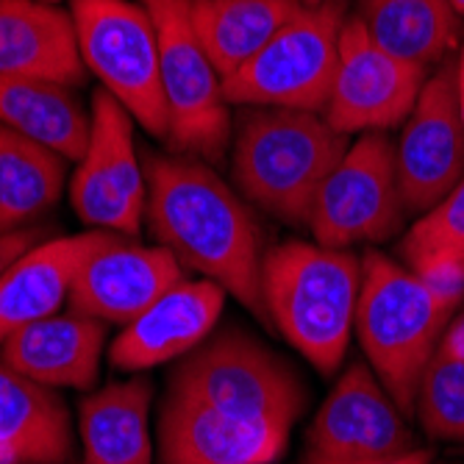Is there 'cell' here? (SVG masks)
Instances as JSON below:
<instances>
[{"label":"cell","instance_id":"obj_5","mask_svg":"<svg viewBox=\"0 0 464 464\" xmlns=\"http://www.w3.org/2000/svg\"><path fill=\"white\" fill-rule=\"evenodd\" d=\"M348 17V0L304 6L242 70L223 81L226 101L323 114Z\"/></svg>","mask_w":464,"mask_h":464},{"label":"cell","instance_id":"obj_4","mask_svg":"<svg viewBox=\"0 0 464 464\" xmlns=\"http://www.w3.org/2000/svg\"><path fill=\"white\" fill-rule=\"evenodd\" d=\"M442 306L420 278L384 253L362 259V292L353 331L378 382L398 409L414 414L417 387L450 323Z\"/></svg>","mask_w":464,"mask_h":464},{"label":"cell","instance_id":"obj_23","mask_svg":"<svg viewBox=\"0 0 464 464\" xmlns=\"http://www.w3.org/2000/svg\"><path fill=\"white\" fill-rule=\"evenodd\" d=\"M0 122L67 161L83 156L92 129L72 87L39 78H0Z\"/></svg>","mask_w":464,"mask_h":464},{"label":"cell","instance_id":"obj_3","mask_svg":"<svg viewBox=\"0 0 464 464\" xmlns=\"http://www.w3.org/2000/svg\"><path fill=\"white\" fill-rule=\"evenodd\" d=\"M362 292L356 253L317 242H284L265 259L267 317L323 375L343 367Z\"/></svg>","mask_w":464,"mask_h":464},{"label":"cell","instance_id":"obj_11","mask_svg":"<svg viewBox=\"0 0 464 464\" xmlns=\"http://www.w3.org/2000/svg\"><path fill=\"white\" fill-rule=\"evenodd\" d=\"M426 81V67L401 62L378 48L362 20L351 14L343 25L340 56L323 117L345 137L395 129L411 114Z\"/></svg>","mask_w":464,"mask_h":464},{"label":"cell","instance_id":"obj_15","mask_svg":"<svg viewBox=\"0 0 464 464\" xmlns=\"http://www.w3.org/2000/svg\"><path fill=\"white\" fill-rule=\"evenodd\" d=\"M289 431L170 392L159 423L161 464H273L284 453Z\"/></svg>","mask_w":464,"mask_h":464},{"label":"cell","instance_id":"obj_24","mask_svg":"<svg viewBox=\"0 0 464 464\" xmlns=\"http://www.w3.org/2000/svg\"><path fill=\"white\" fill-rule=\"evenodd\" d=\"M356 17L378 48L426 70L459 42V14L450 0H362Z\"/></svg>","mask_w":464,"mask_h":464},{"label":"cell","instance_id":"obj_28","mask_svg":"<svg viewBox=\"0 0 464 464\" xmlns=\"http://www.w3.org/2000/svg\"><path fill=\"white\" fill-rule=\"evenodd\" d=\"M420 284H423L434 298L448 306L450 312H456L464 301V259L456 256H437V259H426L409 267Z\"/></svg>","mask_w":464,"mask_h":464},{"label":"cell","instance_id":"obj_22","mask_svg":"<svg viewBox=\"0 0 464 464\" xmlns=\"http://www.w3.org/2000/svg\"><path fill=\"white\" fill-rule=\"evenodd\" d=\"M301 12V0H192V25L226 81Z\"/></svg>","mask_w":464,"mask_h":464},{"label":"cell","instance_id":"obj_6","mask_svg":"<svg viewBox=\"0 0 464 464\" xmlns=\"http://www.w3.org/2000/svg\"><path fill=\"white\" fill-rule=\"evenodd\" d=\"M170 392L286 429L306 409V390L292 364L237 328L220 331L187 353L170 378Z\"/></svg>","mask_w":464,"mask_h":464},{"label":"cell","instance_id":"obj_18","mask_svg":"<svg viewBox=\"0 0 464 464\" xmlns=\"http://www.w3.org/2000/svg\"><path fill=\"white\" fill-rule=\"evenodd\" d=\"M0 78L83 83L87 64L72 14L45 0H0Z\"/></svg>","mask_w":464,"mask_h":464},{"label":"cell","instance_id":"obj_35","mask_svg":"<svg viewBox=\"0 0 464 464\" xmlns=\"http://www.w3.org/2000/svg\"><path fill=\"white\" fill-rule=\"evenodd\" d=\"M45 4H56V0H45Z\"/></svg>","mask_w":464,"mask_h":464},{"label":"cell","instance_id":"obj_34","mask_svg":"<svg viewBox=\"0 0 464 464\" xmlns=\"http://www.w3.org/2000/svg\"><path fill=\"white\" fill-rule=\"evenodd\" d=\"M304 6H317V4H323V0H301Z\"/></svg>","mask_w":464,"mask_h":464},{"label":"cell","instance_id":"obj_7","mask_svg":"<svg viewBox=\"0 0 464 464\" xmlns=\"http://www.w3.org/2000/svg\"><path fill=\"white\" fill-rule=\"evenodd\" d=\"M81 59L103 90L156 140H170L159 36L142 4L131 0H72Z\"/></svg>","mask_w":464,"mask_h":464},{"label":"cell","instance_id":"obj_13","mask_svg":"<svg viewBox=\"0 0 464 464\" xmlns=\"http://www.w3.org/2000/svg\"><path fill=\"white\" fill-rule=\"evenodd\" d=\"M414 448L406 414L364 362L340 375L306 437V450L325 459H392Z\"/></svg>","mask_w":464,"mask_h":464},{"label":"cell","instance_id":"obj_10","mask_svg":"<svg viewBox=\"0 0 464 464\" xmlns=\"http://www.w3.org/2000/svg\"><path fill=\"white\" fill-rule=\"evenodd\" d=\"M90 117V145L70 184L72 208L92 231L137 237L148 206V181L137 156L134 117L106 90L92 95Z\"/></svg>","mask_w":464,"mask_h":464},{"label":"cell","instance_id":"obj_19","mask_svg":"<svg viewBox=\"0 0 464 464\" xmlns=\"http://www.w3.org/2000/svg\"><path fill=\"white\" fill-rule=\"evenodd\" d=\"M106 323L87 314H51L14 331L0 359L42 387L90 390L98 382Z\"/></svg>","mask_w":464,"mask_h":464},{"label":"cell","instance_id":"obj_9","mask_svg":"<svg viewBox=\"0 0 464 464\" xmlns=\"http://www.w3.org/2000/svg\"><path fill=\"white\" fill-rule=\"evenodd\" d=\"M403 218L395 145L384 131H370L348 145L323 181L306 226L317 245L351 250L353 245L390 239Z\"/></svg>","mask_w":464,"mask_h":464},{"label":"cell","instance_id":"obj_32","mask_svg":"<svg viewBox=\"0 0 464 464\" xmlns=\"http://www.w3.org/2000/svg\"><path fill=\"white\" fill-rule=\"evenodd\" d=\"M456 106H459V117L464 125V48L459 51V59H456Z\"/></svg>","mask_w":464,"mask_h":464},{"label":"cell","instance_id":"obj_2","mask_svg":"<svg viewBox=\"0 0 464 464\" xmlns=\"http://www.w3.org/2000/svg\"><path fill=\"white\" fill-rule=\"evenodd\" d=\"M348 145L351 137L331 129L323 114L247 106L234 134V184L270 218L306 226L323 181Z\"/></svg>","mask_w":464,"mask_h":464},{"label":"cell","instance_id":"obj_25","mask_svg":"<svg viewBox=\"0 0 464 464\" xmlns=\"http://www.w3.org/2000/svg\"><path fill=\"white\" fill-rule=\"evenodd\" d=\"M67 159L0 122V234L20 231L62 198Z\"/></svg>","mask_w":464,"mask_h":464},{"label":"cell","instance_id":"obj_8","mask_svg":"<svg viewBox=\"0 0 464 464\" xmlns=\"http://www.w3.org/2000/svg\"><path fill=\"white\" fill-rule=\"evenodd\" d=\"M159 36V64L170 145L200 161L223 159L231 142V114L223 78L206 56L192 25V0H140Z\"/></svg>","mask_w":464,"mask_h":464},{"label":"cell","instance_id":"obj_27","mask_svg":"<svg viewBox=\"0 0 464 464\" xmlns=\"http://www.w3.org/2000/svg\"><path fill=\"white\" fill-rule=\"evenodd\" d=\"M401 256L406 267L437 256L464 259V179L434 208L420 215L401 242Z\"/></svg>","mask_w":464,"mask_h":464},{"label":"cell","instance_id":"obj_16","mask_svg":"<svg viewBox=\"0 0 464 464\" xmlns=\"http://www.w3.org/2000/svg\"><path fill=\"white\" fill-rule=\"evenodd\" d=\"M226 289L215 281H181L122 328L111 343L109 359L120 370H148L192 353L215 331Z\"/></svg>","mask_w":464,"mask_h":464},{"label":"cell","instance_id":"obj_29","mask_svg":"<svg viewBox=\"0 0 464 464\" xmlns=\"http://www.w3.org/2000/svg\"><path fill=\"white\" fill-rule=\"evenodd\" d=\"M304 464H431V450L414 448V450H409L403 456H392V459H325V456L306 450Z\"/></svg>","mask_w":464,"mask_h":464},{"label":"cell","instance_id":"obj_30","mask_svg":"<svg viewBox=\"0 0 464 464\" xmlns=\"http://www.w3.org/2000/svg\"><path fill=\"white\" fill-rule=\"evenodd\" d=\"M34 245H36V234L31 228L0 234V273H4L17 256H23V253Z\"/></svg>","mask_w":464,"mask_h":464},{"label":"cell","instance_id":"obj_31","mask_svg":"<svg viewBox=\"0 0 464 464\" xmlns=\"http://www.w3.org/2000/svg\"><path fill=\"white\" fill-rule=\"evenodd\" d=\"M437 353H442L453 362H464V314H459L456 320L448 323L442 340L437 345Z\"/></svg>","mask_w":464,"mask_h":464},{"label":"cell","instance_id":"obj_12","mask_svg":"<svg viewBox=\"0 0 464 464\" xmlns=\"http://www.w3.org/2000/svg\"><path fill=\"white\" fill-rule=\"evenodd\" d=\"M406 212L426 215L464 179V125L456 106V62L429 75L395 145Z\"/></svg>","mask_w":464,"mask_h":464},{"label":"cell","instance_id":"obj_26","mask_svg":"<svg viewBox=\"0 0 464 464\" xmlns=\"http://www.w3.org/2000/svg\"><path fill=\"white\" fill-rule=\"evenodd\" d=\"M414 411L431 440L464 442V362L434 353L420 378Z\"/></svg>","mask_w":464,"mask_h":464},{"label":"cell","instance_id":"obj_17","mask_svg":"<svg viewBox=\"0 0 464 464\" xmlns=\"http://www.w3.org/2000/svg\"><path fill=\"white\" fill-rule=\"evenodd\" d=\"M109 237L111 231L56 237L28 247L0 273V345L28 323L59 314L81 265Z\"/></svg>","mask_w":464,"mask_h":464},{"label":"cell","instance_id":"obj_20","mask_svg":"<svg viewBox=\"0 0 464 464\" xmlns=\"http://www.w3.org/2000/svg\"><path fill=\"white\" fill-rule=\"evenodd\" d=\"M70 453L64 401L0 359V464H64Z\"/></svg>","mask_w":464,"mask_h":464},{"label":"cell","instance_id":"obj_14","mask_svg":"<svg viewBox=\"0 0 464 464\" xmlns=\"http://www.w3.org/2000/svg\"><path fill=\"white\" fill-rule=\"evenodd\" d=\"M184 278V267L170 250L161 245L145 247L111 234L81 265L67 304L75 314L129 325Z\"/></svg>","mask_w":464,"mask_h":464},{"label":"cell","instance_id":"obj_33","mask_svg":"<svg viewBox=\"0 0 464 464\" xmlns=\"http://www.w3.org/2000/svg\"><path fill=\"white\" fill-rule=\"evenodd\" d=\"M450 6L459 14V20H464V0H450Z\"/></svg>","mask_w":464,"mask_h":464},{"label":"cell","instance_id":"obj_21","mask_svg":"<svg viewBox=\"0 0 464 464\" xmlns=\"http://www.w3.org/2000/svg\"><path fill=\"white\" fill-rule=\"evenodd\" d=\"M150 384L145 378L98 390L78 409L83 464H153Z\"/></svg>","mask_w":464,"mask_h":464},{"label":"cell","instance_id":"obj_1","mask_svg":"<svg viewBox=\"0 0 464 464\" xmlns=\"http://www.w3.org/2000/svg\"><path fill=\"white\" fill-rule=\"evenodd\" d=\"M145 218L156 242L184 270L215 281L259 320L265 304V234L250 203L208 161L195 156L145 153Z\"/></svg>","mask_w":464,"mask_h":464}]
</instances>
